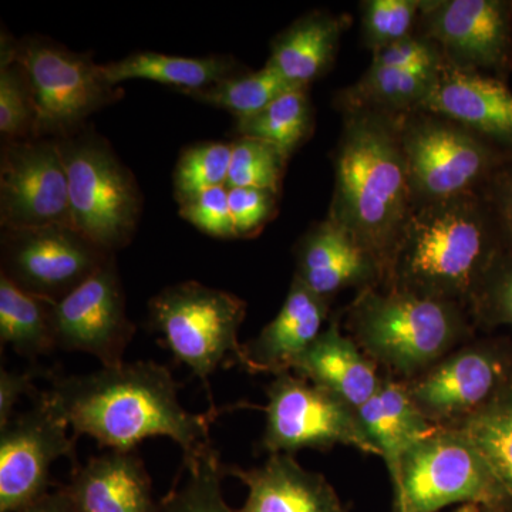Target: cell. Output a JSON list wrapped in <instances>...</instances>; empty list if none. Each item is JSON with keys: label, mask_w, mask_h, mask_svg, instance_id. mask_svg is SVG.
Instances as JSON below:
<instances>
[{"label": "cell", "mask_w": 512, "mask_h": 512, "mask_svg": "<svg viewBox=\"0 0 512 512\" xmlns=\"http://www.w3.org/2000/svg\"><path fill=\"white\" fill-rule=\"evenodd\" d=\"M330 305L293 276L281 311L242 346V369L274 376L292 372L332 318Z\"/></svg>", "instance_id": "obj_18"}, {"label": "cell", "mask_w": 512, "mask_h": 512, "mask_svg": "<svg viewBox=\"0 0 512 512\" xmlns=\"http://www.w3.org/2000/svg\"><path fill=\"white\" fill-rule=\"evenodd\" d=\"M399 128L414 205L480 191L512 164L511 151L440 114H402Z\"/></svg>", "instance_id": "obj_7"}, {"label": "cell", "mask_w": 512, "mask_h": 512, "mask_svg": "<svg viewBox=\"0 0 512 512\" xmlns=\"http://www.w3.org/2000/svg\"><path fill=\"white\" fill-rule=\"evenodd\" d=\"M228 188H256L281 194L288 158L272 144L254 137L232 141Z\"/></svg>", "instance_id": "obj_33"}, {"label": "cell", "mask_w": 512, "mask_h": 512, "mask_svg": "<svg viewBox=\"0 0 512 512\" xmlns=\"http://www.w3.org/2000/svg\"><path fill=\"white\" fill-rule=\"evenodd\" d=\"M295 278L332 303L348 288H380L382 272L345 229L328 217L313 224L296 242Z\"/></svg>", "instance_id": "obj_19"}, {"label": "cell", "mask_w": 512, "mask_h": 512, "mask_svg": "<svg viewBox=\"0 0 512 512\" xmlns=\"http://www.w3.org/2000/svg\"><path fill=\"white\" fill-rule=\"evenodd\" d=\"M296 89L302 87L293 86L274 67L265 64L258 72L248 70L207 89L187 93V96L227 110L241 120L255 116L282 94Z\"/></svg>", "instance_id": "obj_29"}, {"label": "cell", "mask_w": 512, "mask_h": 512, "mask_svg": "<svg viewBox=\"0 0 512 512\" xmlns=\"http://www.w3.org/2000/svg\"><path fill=\"white\" fill-rule=\"evenodd\" d=\"M266 397L261 448L269 456H293L305 448L329 451L336 446L377 456L376 448L360 427L356 410L295 373L275 376L266 389Z\"/></svg>", "instance_id": "obj_11"}, {"label": "cell", "mask_w": 512, "mask_h": 512, "mask_svg": "<svg viewBox=\"0 0 512 512\" xmlns=\"http://www.w3.org/2000/svg\"><path fill=\"white\" fill-rule=\"evenodd\" d=\"M245 318L247 302L195 281L168 286L148 303V326L201 380L211 402L210 377L221 366H241L238 333Z\"/></svg>", "instance_id": "obj_5"}, {"label": "cell", "mask_w": 512, "mask_h": 512, "mask_svg": "<svg viewBox=\"0 0 512 512\" xmlns=\"http://www.w3.org/2000/svg\"><path fill=\"white\" fill-rule=\"evenodd\" d=\"M185 480L175 485L157 504V512H238L232 510L222 493L227 466L214 447L208 448L192 466H184Z\"/></svg>", "instance_id": "obj_32"}, {"label": "cell", "mask_w": 512, "mask_h": 512, "mask_svg": "<svg viewBox=\"0 0 512 512\" xmlns=\"http://www.w3.org/2000/svg\"><path fill=\"white\" fill-rule=\"evenodd\" d=\"M315 127L308 89L282 94L268 107L248 119L237 120L239 137H254L272 144L286 158L311 137Z\"/></svg>", "instance_id": "obj_28"}, {"label": "cell", "mask_w": 512, "mask_h": 512, "mask_svg": "<svg viewBox=\"0 0 512 512\" xmlns=\"http://www.w3.org/2000/svg\"><path fill=\"white\" fill-rule=\"evenodd\" d=\"M16 59L25 67L37 114V136L60 140L86 128L93 113L121 99L101 64L46 37L15 40Z\"/></svg>", "instance_id": "obj_9"}, {"label": "cell", "mask_w": 512, "mask_h": 512, "mask_svg": "<svg viewBox=\"0 0 512 512\" xmlns=\"http://www.w3.org/2000/svg\"><path fill=\"white\" fill-rule=\"evenodd\" d=\"M55 303L23 291L0 275V342L18 355L36 360L57 349Z\"/></svg>", "instance_id": "obj_27"}, {"label": "cell", "mask_w": 512, "mask_h": 512, "mask_svg": "<svg viewBox=\"0 0 512 512\" xmlns=\"http://www.w3.org/2000/svg\"><path fill=\"white\" fill-rule=\"evenodd\" d=\"M446 62L439 47L426 37L413 35L397 40L392 45L377 50L372 55L376 66L394 67V69L412 70V72H437Z\"/></svg>", "instance_id": "obj_39"}, {"label": "cell", "mask_w": 512, "mask_h": 512, "mask_svg": "<svg viewBox=\"0 0 512 512\" xmlns=\"http://www.w3.org/2000/svg\"><path fill=\"white\" fill-rule=\"evenodd\" d=\"M350 23L349 15L312 10L274 37L266 64L293 86L308 89L335 63L340 39Z\"/></svg>", "instance_id": "obj_23"}, {"label": "cell", "mask_w": 512, "mask_h": 512, "mask_svg": "<svg viewBox=\"0 0 512 512\" xmlns=\"http://www.w3.org/2000/svg\"><path fill=\"white\" fill-rule=\"evenodd\" d=\"M227 476L247 485L238 512H349L322 474L306 470L291 454H272L264 466H227Z\"/></svg>", "instance_id": "obj_20"}, {"label": "cell", "mask_w": 512, "mask_h": 512, "mask_svg": "<svg viewBox=\"0 0 512 512\" xmlns=\"http://www.w3.org/2000/svg\"><path fill=\"white\" fill-rule=\"evenodd\" d=\"M59 144L74 227L110 254L127 247L143 211L133 173L94 131L83 128Z\"/></svg>", "instance_id": "obj_8"}, {"label": "cell", "mask_w": 512, "mask_h": 512, "mask_svg": "<svg viewBox=\"0 0 512 512\" xmlns=\"http://www.w3.org/2000/svg\"><path fill=\"white\" fill-rule=\"evenodd\" d=\"M508 251L481 191L414 205L382 289H397L470 308Z\"/></svg>", "instance_id": "obj_3"}, {"label": "cell", "mask_w": 512, "mask_h": 512, "mask_svg": "<svg viewBox=\"0 0 512 512\" xmlns=\"http://www.w3.org/2000/svg\"><path fill=\"white\" fill-rule=\"evenodd\" d=\"M468 313L476 328L512 330V251H505L485 276Z\"/></svg>", "instance_id": "obj_36"}, {"label": "cell", "mask_w": 512, "mask_h": 512, "mask_svg": "<svg viewBox=\"0 0 512 512\" xmlns=\"http://www.w3.org/2000/svg\"><path fill=\"white\" fill-rule=\"evenodd\" d=\"M35 370L28 372H10L0 370V427L6 426L13 417V409L20 397L35 392Z\"/></svg>", "instance_id": "obj_41"}, {"label": "cell", "mask_w": 512, "mask_h": 512, "mask_svg": "<svg viewBox=\"0 0 512 512\" xmlns=\"http://www.w3.org/2000/svg\"><path fill=\"white\" fill-rule=\"evenodd\" d=\"M0 224L3 229L73 225L59 140L36 137L3 143Z\"/></svg>", "instance_id": "obj_14"}, {"label": "cell", "mask_w": 512, "mask_h": 512, "mask_svg": "<svg viewBox=\"0 0 512 512\" xmlns=\"http://www.w3.org/2000/svg\"><path fill=\"white\" fill-rule=\"evenodd\" d=\"M480 191L493 212L505 247L512 251V164L498 171Z\"/></svg>", "instance_id": "obj_40"}, {"label": "cell", "mask_w": 512, "mask_h": 512, "mask_svg": "<svg viewBox=\"0 0 512 512\" xmlns=\"http://www.w3.org/2000/svg\"><path fill=\"white\" fill-rule=\"evenodd\" d=\"M420 110L457 121L512 153V92L503 80L444 62Z\"/></svg>", "instance_id": "obj_17"}, {"label": "cell", "mask_w": 512, "mask_h": 512, "mask_svg": "<svg viewBox=\"0 0 512 512\" xmlns=\"http://www.w3.org/2000/svg\"><path fill=\"white\" fill-rule=\"evenodd\" d=\"M231 154L232 144L225 143L195 144L183 151L174 171L177 201L227 185Z\"/></svg>", "instance_id": "obj_34"}, {"label": "cell", "mask_w": 512, "mask_h": 512, "mask_svg": "<svg viewBox=\"0 0 512 512\" xmlns=\"http://www.w3.org/2000/svg\"><path fill=\"white\" fill-rule=\"evenodd\" d=\"M69 429L46 393L0 427V512H18L49 493L53 463L74 458L76 439Z\"/></svg>", "instance_id": "obj_15"}, {"label": "cell", "mask_w": 512, "mask_h": 512, "mask_svg": "<svg viewBox=\"0 0 512 512\" xmlns=\"http://www.w3.org/2000/svg\"><path fill=\"white\" fill-rule=\"evenodd\" d=\"M417 35L447 63L508 83L512 72V0H421Z\"/></svg>", "instance_id": "obj_12"}, {"label": "cell", "mask_w": 512, "mask_h": 512, "mask_svg": "<svg viewBox=\"0 0 512 512\" xmlns=\"http://www.w3.org/2000/svg\"><path fill=\"white\" fill-rule=\"evenodd\" d=\"M101 70L107 82L114 86L127 80L143 79L175 87L184 94L248 72L247 67L228 55L181 57L157 52L131 53L117 62L101 64Z\"/></svg>", "instance_id": "obj_25"}, {"label": "cell", "mask_w": 512, "mask_h": 512, "mask_svg": "<svg viewBox=\"0 0 512 512\" xmlns=\"http://www.w3.org/2000/svg\"><path fill=\"white\" fill-rule=\"evenodd\" d=\"M292 372L338 397L356 412L377 392L383 379L380 367L343 329L340 313L330 318Z\"/></svg>", "instance_id": "obj_21"}, {"label": "cell", "mask_w": 512, "mask_h": 512, "mask_svg": "<svg viewBox=\"0 0 512 512\" xmlns=\"http://www.w3.org/2000/svg\"><path fill=\"white\" fill-rule=\"evenodd\" d=\"M46 394L72 427L74 439L84 434L101 447L133 451L150 437H168L183 450L184 466L212 447L211 421L218 413L187 412L170 370L156 362L55 377Z\"/></svg>", "instance_id": "obj_1"}, {"label": "cell", "mask_w": 512, "mask_h": 512, "mask_svg": "<svg viewBox=\"0 0 512 512\" xmlns=\"http://www.w3.org/2000/svg\"><path fill=\"white\" fill-rule=\"evenodd\" d=\"M279 195L256 188H228L229 210L237 238L256 237L278 212Z\"/></svg>", "instance_id": "obj_38"}, {"label": "cell", "mask_w": 512, "mask_h": 512, "mask_svg": "<svg viewBox=\"0 0 512 512\" xmlns=\"http://www.w3.org/2000/svg\"><path fill=\"white\" fill-rule=\"evenodd\" d=\"M53 323L57 349L87 353L97 357L103 367L123 365L124 352L133 340L136 326L127 316L114 256L55 303Z\"/></svg>", "instance_id": "obj_16"}, {"label": "cell", "mask_w": 512, "mask_h": 512, "mask_svg": "<svg viewBox=\"0 0 512 512\" xmlns=\"http://www.w3.org/2000/svg\"><path fill=\"white\" fill-rule=\"evenodd\" d=\"M421 0H365L360 3L362 43L376 53L416 33Z\"/></svg>", "instance_id": "obj_35"}, {"label": "cell", "mask_w": 512, "mask_h": 512, "mask_svg": "<svg viewBox=\"0 0 512 512\" xmlns=\"http://www.w3.org/2000/svg\"><path fill=\"white\" fill-rule=\"evenodd\" d=\"M406 383L431 424L457 427L512 387V342L471 339Z\"/></svg>", "instance_id": "obj_10"}, {"label": "cell", "mask_w": 512, "mask_h": 512, "mask_svg": "<svg viewBox=\"0 0 512 512\" xmlns=\"http://www.w3.org/2000/svg\"><path fill=\"white\" fill-rule=\"evenodd\" d=\"M178 204L180 217L204 234L220 239L237 238L229 210L227 185L211 188Z\"/></svg>", "instance_id": "obj_37"}, {"label": "cell", "mask_w": 512, "mask_h": 512, "mask_svg": "<svg viewBox=\"0 0 512 512\" xmlns=\"http://www.w3.org/2000/svg\"><path fill=\"white\" fill-rule=\"evenodd\" d=\"M437 72H412L370 64L355 84L336 94V109L342 114L363 110L393 116L412 113L423 106L436 82Z\"/></svg>", "instance_id": "obj_26"}, {"label": "cell", "mask_w": 512, "mask_h": 512, "mask_svg": "<svg viewBox=\"0 0 512 512\" xmlns=\"http://www.w3.org/2000/svg\"><path fill=\"white\" fill-rule=\"evenodd\" d=\"M400 116L365 110L343 113L342 133L332 154L335 188L326 217L376 262L382 272L380 288L414 208Z\"/></svg>", "instance_id": "obj_2"}, {"label": "cell", "mask_w": 512, "mask_h": 512, "mask_svg": "<svg viewBox=\"0 0 512 512\" xmlns=\"http://www.w3.org/2000/svg\"><path fill=\"white\" fill-rule=\"evenodd\" d=\"M340 315L382 373L402 382L470 342L477 329L464 306L397 289H360Z\"/></svg>", "instance_id": "obj_4"}, {"label": "cell", "mask_w": 512, "mask_h": 512, "mask_svg": "<svg viewBox=\"0 0 512 512\" xmlns=\"http://www.w3.org/2000/svg\"><path fill=\"white\" fill-rule=\"evenodd\" d=\"M357 419L392 478L404 454L437 429L413 402L406 383L384 373L377 392L357 410Z\"/></svg>", "instance_id": "obj_24"}, {"label": "cell", "mask_w": 512, "mask_h": 512, "mask_svg": "<svg viewBox=\"0 0 512 512\" xmlns=\"http://www.w3.org/2000/svg\"><path fill=\"white\" fill-rule=\"evenodd\" d=\"M478 512H512V504L494 505V507H481Z\"/></svg>", "instance_id": "obj_43"}, {"label": "cell", "mask_w": 512, "mask_h": 512, "mask_svg": "<svg viewBox=\"0 0 512 512\" xmlns=\"http://www.w3.org/2000/svg\"><path fill=\"white\" fill-rule=\"evenodd\" d=\"M392 483L394 512L511 503L481 451L458 427H437L414 444L400 461Z\"/></svg>", "instance_id": "obj_6"}, {"label": "cell", "mask_w": 512, "mask_h": 512, "mask_svg": "<svg viewBox=\"0 0 512 512\" xmlns=\"http://www.w3.org/2000/svg\"><path fill=\"white\" fill-rule=\"evenodd\" d=\"M18 512H77V510L69 491L63 487L53 493H46L35 503L29 504Z\"/></svg>", "instance_id": "obj_42"}, {"label": "cell", "mask_w": 512, "mask_h": 512, "mask_svg": "<svg viewBox=\"0 0 512 512\" xmlns=\"http://www.w3.org/2000/svg\"><path fill=\"white\" fill-rule=\"evenodd\" d=\"M0 45V134L3 143L39 137L35 100L25 67L15 56V39L3 32Z\"/></svg>", "instance_id": "obj_30"}, {"label": "cell", "mask_w": 512, "mask_h": 512, "mask_svg": "<svg viewBox=\"0 0 512 512\" xmlns=\"http://www.w3.org/2000/svg\"><path fill=\"white\" fill-rule=\"evenodd\" d=\"M111 256L73 225L3 229L0 275L30 295L57 303Z\"/></svg>", "instance_id": "obj_13"}, {"label": "cell", "mask_w": 512, "mask_h": 512, "mask_svg": "<svg viewBox=\"0 0 512 512\" xmlns=\"http://www.w3.org/2000/svg\"><path fill=\"white\" fill-rule=\"evenodd\" d=\"M66 488L77 512H157L150 476L136 450L90 458L76 467Z\"/></svg>", "instance_id": "obj_22"}, {"label": "cell", "mask_w": 512, "mask_h": 512, "mask_svg": "<svg viewBox=\"0 0 512 512\" xmlns=\"http://www.w3.org/2000/svg\"><path fill=\"white\" fill-rule=\"evenodd\" d=\"M457 427L476 444L512 503V387Z\"/></svg>", "instance_id": "obj_31"}, {"label": "cell", "mask_w": 512, "mask_h": 512, "mask_svg": "<svg viewBox=\"0 0 512 512\" xmlns=\"http://www.w3.org/2000/svg\"><path fill=\"white\" fill-rule=\"evenodd\" d=\"M480 508L481 507H478V505H460L456 510L450 512H478Z\"/></svg>", "instance_id": "obj_44"}]
</instances>
